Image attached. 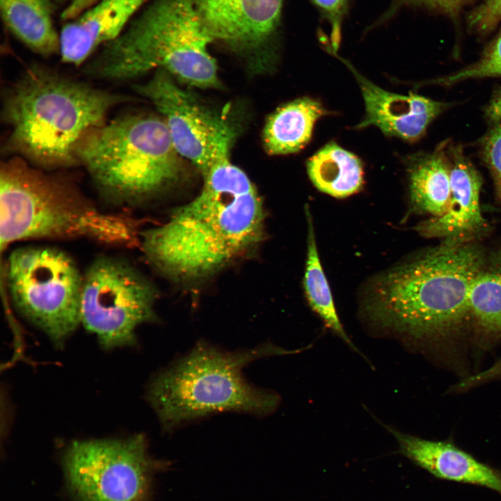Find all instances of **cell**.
Masks as SVG:
<instances>
[{"label":"cell","mask_w":501,"mask_h":501,"mask_svg":"<svg viewBox=\"0 0 501 501\" xmlns=\"http://www.w3.org/2000/svg\"><path fill=\"white\" fill-rule=\"evenodd\" d=\"M55 11L51 0H0L6 28L28 49L44 57L60 53Z\"/></svg>","instance_id":"17"},{"label":"cell","mask_w":501,"mask_h":501,"mask_svg":"<svg viewBox=\"0 0 501 501\" xmlns=\"http://www.w3.org/2000/svg\"><path fill=\"white\" fill-rule=\"evenodd\" d=\"M133 99L32 65L5 90L6 150L43 169L79 164L77 148L108 113Z\"/></svg>","instance_id":"3"},{"label":"cell","mask_w":501,"mask_h":501,"mask_svg":"<svg viewBox=\"0 0 501 501\" xmlns=\"http://www.w3.org/2000/svg\"><path fill=\"white\" fill-rule=\"evenodd\" d=\"M99 0H71L61 13L63 21H70L79 16Z\"/></svg>","instance_id":"28"},{"label":"cell","mask_w":501,"mask_h":501,"mask_svg":"<svg viewBox=\"0 0 501 501\" xmlns=\"http://www.w3.org/2000/svg\"><path fill=\"white\" fill-rule=\"evenodd\" d=\"M0 212L1 250L30 239L85 238L125 246L139 242L133 218L100 211L72 181L19 157L1 163Z\"/></svg>","instance_id":"4"},{"label":"cell","mask_w":501,"mask_h":501,"mask_svg":"<svg viewBox=\"0 0 501 501\" xmlns=\"http://www.w3.org/2000/svg\"><path fill=\"white\" fill-rule=\"evenodd\" d=\"M501 22V0H484L469 14L468 28L475 33L486 35Z\"/></svg>","instance_id":"25"},{"label":"cell","mask_w":501,"mask_h":501,"mask_svg":"<svg viewBox=\"0 0 501 501\" xmlns=\"http://www.w3.org/2000/svg\"><path fill=\"white\" fill-rule=\"evenodd\" d=\"M479 242L441 243L374 276L362 291L360 314L378 336L422 341L469 321L468 296L484 263Z\"/></svg>","instance_id":"2"},{"label":"cell","mask_w":501,"mask_h":501,"mask_svg":"<svg viewBox=\"0 0 501 501\" xmlns=\"http://www.w3.org/2000/svg\"><path fill=\"white\" fill-rule=\"evenodd\" d=\"M472 0H395L397 6H415L455 19Z\"/></svg>","instance_id":"27"},{"label":"cell","mask_w":501,"mask_h":501,"mask_svg":"<svg viewBox=\"0 0 501 501\" xmlns=\"http://www.w3.org/2000/svg\"><path fill=\"white\" fill-rule=\"evenodd\" d=\"M385 427L397 439L401 454L436 477L486 486L501 494V474L452 444Z\"/></svg>","instance_id":"16"},{"label":"cell","mask_w":501,"mask_h":501,"mask_svg":"<svg viewBox=\"0 0 501 501\" xmlns=\"http://www.w3.org/2000/svg\"><path fill=\"white\" fill-rule=\"evenodd\" d=\"M6 280L17 312L56 345H63L81 323L83 274L62 250L16 248L8 260Z\"/></svg>","instance_id":"8"},{"label":"cell","mask_w":501,"mask_h":501,"mask_svg":"<svg viewBox=\"0 0 501 501\" xmlns=\"http://www.w3.org/2000/svg\"><path fill=\"white\" fill-rule=\"evenodd\" d=\"M213 39L189 0H157L86 65L95 78L124 81L163 70L196 87L219 84Z\"/></svg>","instance_id":"5"},{"label":"cell","mask_w":501,"mask_h":501,"mask_svg":"<svg viewBox=\"0 0 501 501\" xmlns=\"http://www.w3.org/2000/svg\"><path fill=\"white\" fill-rule=\"evenodd\" d=\"M307 173L320 191L343 198L361 190L364 169L361 160L335 142L325 145L306 163Z\"/></svg>","instance_id":"20"},{"label":"cell","mask_w":501,"mask_h":501,"mask_svg":"<svg viewBox=\"0 0 501 501\" xmlns=\"http://www.w3.org/2000/svg\"><path fill=\"white\" fill-rule=\"evenodd\" d=\"M134 90L150 100L164 117L176 151L201 175L218 152L232 144L236 133L228 120L202 106L178 86L168 72L158 70L150 81L134 86Z\"/></svg>","instance_id":"11"},{"label":"cell","mask_w":501,"mask_h":501,"mask_svg":"<svg viewBox=\"0 0 501 501\" xmlns=\"http://www.w3.org/2000/svg\"><path fill=\"white\" fill-rule=\"evenodd\" d=\"M484 111L487 129L481 141L482 154L493 180L495 198L501 203V88L495 90Z\"/></svg>","instance_id":"23"},{"label":"cell","mask_w":501,"mask_h":501,"mask_svg":"<svg viewBox=\"0 0 501 501\" xmlns=\"http://www.w3.org/2000/svg\"><path fill=\"white\" fill-rule=\"evenodd\" d=\"M501 77V31L486 47L479 60L451 75L433 81L440 85H451L470 79Z\"/></svg>","instance_id":"24"},{"label":"cell","mask_w":501,"mask_h":501,"mask_svg":"<svg viewBox=\"0 0 501 501\" xmlns=\"http://www.w3.org/2000/svg\"><path fill=\"white\" fill-rule=\"evenodd\" d=\"M221 150L202 175L200 193L163 224L140 232L139 244L158 270L180 278L216 272L255 248L264 212L254 185Z\"/></svg>","instance_id":"1"},{"label":"cell","mask_w":501,"mask_h":501,"mask_svg":"<svg viewBox=\"0 0 501 501\" xmlns=\"http://www.w3.org/2000/svg\"><path fill=\"white\" fill-rule=\"evenodd\" d=\"M469 321L482 333L501 337V245L486 253L470 289Z\"/></svg>","instance_id":"21"},{"label":"cell","mask_w":501,"mask_h":501,"mask_svg":"<svg viewBox=\"0 0 501 501\" xmlns=\"http://www.w3.org/2000/svg\"><path fill=\"white\" fill-rule=\"evenodd\" d=\"M148 0H99L60 33V55L67 64L84 63L98 48L117 38Z\"/></svg>","instance_id":"15"},{"label":"cell","mask_w":501,"mask_h":501,"mask_svg":"<svg viewBox=\"0 0 501 501\" xmlns=\"http://www.w3.org/2000/svg\"><path fill=\"white\" fill-rule=\"evenodd\" d=\"M348 0H312L327 19L331 27L333 50H337L341 27Z\"/></svg>","instance_id":"26"},{"label":"cell","mask_w":501,"mask_h":501,"mask_svg":"<svg viewBox=\"0 0 501 501\" xmlns=\"http://www.w3.org/2000/svg\"><path fill=\"white\" fill-rule=\"evenodd\" d=\"M328 114L320 102L308 97L278 108L268 118L263 143L269 154L295 153L310 141L315 122Z\"/></svg>","instance_id":"18"},{"label":"cell","mask_w":501,"mask_h":501,"mask_svg":"<svg viewBox=\"0 0 501 501\" xmlns=\"http://www.w3.org/2000/svg\"><path fill=\"white\" fill-rule=\"evenodd\" d=\"M344 63L358 81L365 102V116L356 126L358 129L373 125L385 135L414 141L423 136L429 125L447 106L413 93L404 95L387 91Z\"/></svg>","instance_id":"14"},{"label":"cell","mask_w":501,"mask_h":501,"mask_svg":"<svg viewBox=\"0 0 501 501\" xmlns=\"http://www.w3.org/2000/svg\"><path fill=\"white\" fill-rule=\"evenodd\" d=\"M447 151L451 184L448 209L441 216L419 223L415 230L424 237L448 244L479 242L491 230L480 206L482 177L461 146L447 144Z\"/></svg>","instance_id":"12"},{"label":"cell","mask_w":501,"mask_h":501,"mask_svg":"<svg viewBox=\"0 0 501 501\" xmlns=\"http://www.w3.org/2000/svg\"><path fill=\"white\" fill-rule=\"evenodd\" d=\"M447 143L432 152L418 157L409 168V198L412 211L439 217L451 200L450 168Z\"/></svg>","instance_id":"19"},{"label":"cell","mask_w":501,"mask_h":501,"mask_svg":"<svg viewBox=\"0 0 501 501\" xmlns=\"http://www.w3.org/2000/svg\"><path fill=\"white\" fill-rule=\"evenodd\" d=\"M76 155L99 193L121 207L156 195L181 169L164 120L154 116L127 114L90 131Z\"/></svg>","instance_id":"7"},{"label":"cell","mask_w":501,"mask_h":501,"mask_svg":"<svg viewBox=\"0 0 501 501\" xmlns=\"http://www.w3.org/2000/svg\"><path fill=\"white\" fill-rule=\"evenodd\" d=\"M143 435L75 440L63 457L67 486L78 501H148L153 475L165 468L148 454Z\"/></svg>","instance_id":"9"},{"label":"cell","mask_w":501,"mask_h":501,"mask_svg":"<svg viewBox=\"0 0 501 501\" xmlns=\"http://www.w3.org/2000/svg\"><path fill=\"white\" fill-rule=\"evenodd\" d=\"M213 40L250 51L277 33L283 0H189Z\"/></svg>","instance_id":"13"},{"label":"cell","mask_w":501,"mask_h":501,"mask_svg":"<svg viewBox=\"0 0 501 501\" xmlns=\"http://www.w3.org/2000/svg\"><path fill=\"white\" fill-rule=\"evenodd\" d=\"M299 351L264 344L228 352L200 342L153 379L148 398L166 431L218 412L268 415L278 406L279 396L248 383L242 369L261 358Z\"/></svg>","instance_id":"6"},{"label":"cell","mask_w":501,"mask_h":501,"mask_svg":"<svg viewBox=\"0 0 501 501\" xmlns=\"http://www.w3.org/2000/svg\"><path fill=\"white\" fill-rule=\"evenodd\" d=\"M305 212L308 223V237L303 287L307 301L311 309L322 319L327 328L359 353L344 330L337 315L329 285L320 262L312 218L308 205L305 207Z\"/></svg>","instance_id":"22"},{"label":"cell","mask_w":501,"mask_h":501,"mask_svg":"<svg viewBox=\"0 0 501 501\" xmlns=\"http://www.w3.org/2000/svg\"><path fill=\"white\" fill-rule=\"evenodd\" d=\"M156 290L129 262L97 257L83 274L81 324L106 349L134 345L136 330L155 319Z\"/></svg>","instance_id":"10"}]
</instances>
